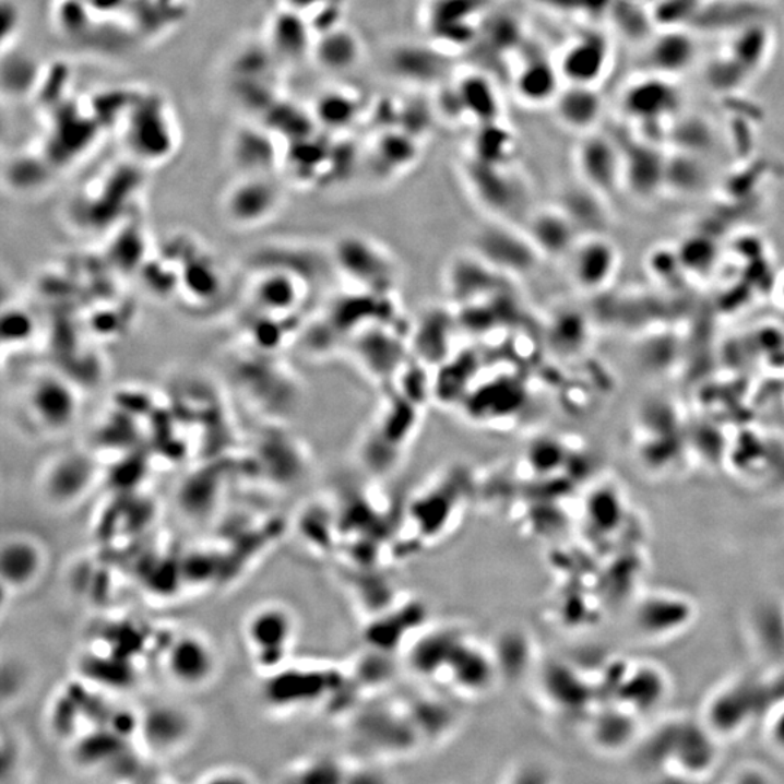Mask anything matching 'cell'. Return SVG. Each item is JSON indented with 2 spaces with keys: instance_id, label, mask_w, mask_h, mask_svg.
I'll list each match as a JSON object with an SVG mask.
<instances>
[{
  "instance_id": "1",
  "label": "cell",
  "mask_w": 784,
  "mask_h": 784,
  "mask_svg": "<svg viewBox=\"0 0 784 784\" xmlns=\"http://www.w3.org/2000/svg\"><path fill=\"white\" fill-rule=\"evenodd\" d=\"M336 268L363 293L390 297L400 282L394 254L380 241L363 235H347L333 249Z\"/></svg>"
},
{
  "instance_id": "2",
  "label": "cell",
  "mask_w": 784,
  "mask_h": 784,
  "mask_svg": "<svg viewBox=\"0 0 784 784\" xmlns=\"http://www.w3.org/2000/svg\"><path fill=\"white\" fill-rule=\"evenodd\" d=\"M471 250L503 275L532 272L544 259L523 227L501 219L479 228Z\"/></svg>"
},
{
  "instance_id": "3",
  "label": "cell",
  "mask_w": 784,
  "mask_h": 784,
  "mask_svg": "<svg viewBox=\"0 0 784 784\" xmlns=\"http://www.w3.org/2000/svg\"><path fill=\"white\" fill-rule=\"evenodd\" d=\"M297 620L282 605H263L249 615L245 637L254 658L266 667H275L293 649Z\"/></svg>"
},
{
  "instance_id": "4",
  "label": "cell",
  "mask_w": 784,
  "mask_h": 784,
  "mask_svg": "<svg viewBox=\"0 0 784 784\" xmlns=\"http://www.w3.org/2000/svg\"><path fill=\"white\" fill-rule=\"evenodd\" d=\"M282 193L262 174H249L228 189L223 200L224 215L233 226L254 228L269 222L280 210Z\"/></svg>"
},
{
  "instance_id": "5",
  "label": "cell",
  "mask_w": 784,
  "mask_h": 784,
  "mask_svg": "<svg viewBox=\"0 0 784 784\" xmlns=\"http://www.w3.org/2000/svg\"><path fill=\"white\" fill-rule=\"evenodd\" d=\"M468 169L471 191L496 219L512 223L509 217L523 213L526 191L521 180L506 174L504 166L475 162Z\"/></svg>"
},
{
  "instance_id": "6",
  "label": "cell",
  "mask_w": 784,
  "mask_h": 784,
  "mask_svg": "<svg viewBox=\"0 0 784 784\" xmlns=\"http://www.w3.org/2000/svg\"><path fill=\"white\" fill-rule=\"evenodd\" d=\"M24 407L34 426L47 431H61L72 426L78 414V399L68 382L43 376L35 378L26 389Z\"/></svg>"
},
{
  "instance_id": "7",
  "label": "cell",
  "mask_w": 784,
  "mask_h": 784,
  "mask_svg": "<svg viewBox=\"0 0 784 784\" xmlns=\"http://www.w3.org/2000/svg\"><path fill=\"white\" fill-rule=\"evenodd\" d=\"M566 259L571 281L584 293L605 288L618 271V250L601 233L581 236Z\"/></svg>"
},
{
  "instance_id": "8",
  "label": "cell",
  "mask_w": 784,
  "mask_h": 784,
  "mask_svg": "<svg viewBox=\"0 0 784 784\" xmlns=\"http://www.w3.org/2000/svg\"><path fill=\"white\" fill-rule=\"evenodd\" d=\"M165 669L175 685L200 689L213 678L217 669V654L205 637L189 632L179 637L167 650Z\"/></svg>"
},
{
  "instance_id": "9",
  "label": "cell",
  "mask_w": 784,
  "mask_h": 784,
  "mask_svg": "<svg viewBox=\"0 0 784 784\" xmlns=\"http://www.w3.org/2000/svg\"><path fill=\"white\" fill-rule=\"evenodd\" d=\"M577 169L585 187L603 197L622 187V149L603 136H589L577 150Z\"/></svg>"
},
{
  "instance_id": "10",
  "label": "cell",
  "mask_w": 784,
  "mask_h": 784,
  "mask_svg": "<svg viewBox=\"0 0 784 784\" xmlns=\"http://www.w3.org/2000/svg\"><path fill=\"white\" fill-rule=\"evenodd\" d=\"M627 116L641 122H656L672 116L680 107V92L673 78L651 73L627 87L622 96Z\"/></svg>"
},
{
  "instance_id": "11",
  "label": "cell",
  "mask_w": 784,
  "mask_h": 784,
  "mask_svg": "<svg viewBox=\"0 0 784 784\" xmlns=\"http://www.w3.org/2000/svg\"><path fill=\"white\" fill-rule=\"evenodd\" d=\"M47 557L38 541L28 535L4 537L0 550L3 590L20 593L41 577Z\"/></svg>"
},
{
  "instance_id": "12",
  "label": "cell",
  "mask_w": 784,
  "mask_h": 784,
  "mask_svg": "<svg viewBox=\"0 0 784 784\" xmlns=\"http://www.w3.org/2000/svg\"><path fill=\"white\" fill-rule=\"evenodd\" d=\"M524 223V231L544 259H566L581 237L574 223L558 205L528 214Z\"/></svg>"
},
{
  "instance_id": "13",
  "label": "cell",
  "mask_w": 784,
  "mask_h": 784,
  "mask_svg": "<svg viewBox=\"0 0 784 784\" xmlns=\"http://www.w3.org/2000/svg\"><path fill=\"white\" fill-rule=\"evenodd\" d=\"M94 464L90 458L68 453L57 456L43 474L41 490L56 504L81 499L94 482Z\"/></svg>"
},
{
  "instance_id": "14",
  "label": "cell",
  "mask_w": 784,
  "mask_h": 784,
  "mask_svg": "<svg viewBox=\"0 0 784 784\" xmlns=\"http://www.w3.org/2000/svg\"><path fill=\"white\" fill-rule=\"evenodd\" d=\"M609 56V46L601 35H581L563 51L559 73L570 85L594 86L605 74Z\"/></svg>"
},
{
  "instance_id": "15",
  "label": "cell",
  "mask_w": 784,
  "mask_h": 784,
  "mask_svg": "<svg viewBox=\"0 0 784 784\" xmlns=\"http://www.w3.org/2000/svg\"><path fill=\"white\" fill-rule=\"evenodd\" d=\"M667 178V161L649 144L622 149V187L637 198L653 197Z\"/></svg>"
},
{
  "instance_id": "16",
  "label": "cell",
  "mask_w": 784,
  "mask_h": 784,
  "mask_svg": "<svg viewBox=\"0 0 784 784\" xmlns=\"http://www.w3.org/2000/svg\"><path fill=\"white\" fill-rule=\"evenodd\" d=\"M192 726V717L185 709L166 703L150 709L141 722L145 743L161 755H171L176 748L183 746Z\"/></svg>"
},
{
  "instance_id": "17",
  "label": "cell",
  "mask_w": 784,
  "mask_h": 784,
  "mask_svg": "<svg viewBox=\"0 0 784 784\" xmlns=\"http://www.w3.org/2000/svg\"><path fill=\"white\" fill-rule=\"evenodd\" d=\"M499 276L506 275L471 250L468 254L449 263L447 286L449 294L458 301L475 302L477 298L488 297L492 293Z\"/></svg>"
},
{
  "instance_id": "18",
  "label": "cell",
  "mask_w": 784,
  "mask_h": 784,
  "mask_svg": "<svg viewBox=\"0 0 784 784\" xmlns=\"http://www.w3.org/2000/svg\"><path fill=\"white\" fill-rule=\"evenodd\" d=\"M254 302L273 316L293 314L306 297V282L288 271L263 273L254 281Z\"/></svg>"
},
{
  "instance_id": "19",
  "label": "cell",
  "mask_w": 784,
  "mask_h": 784,
  "mask_svg": "<svg viewBox=\"0 0 784 784\" xmlns=\"http://www.w3.org/2000/svg\"><path fill=\"white\" fill-rule=\"evenodd\" d=\"M399 337L372 325L356 333V358L373 377H387L395 372L403 359V346Z\"/></svg>"
},
{
  "instance_id": "20",
  "label": "cell",
  "mask_w": 784,
  "mask_h": 784,
  "mask_svg": "<svg viewBox=\"0 0 784 784\" xmlns=\"http://www.w3.org/2000/svg\"><path fill=\"white\" fill-rule=\"evenodd\" d=\"M698 56V46L690 34L681 29H667L651 43L649 64L653 73L674 78L686 72Z\"/></svg>"
},
{
  "instance_id": "21",
  "label": "cell",
  "mask_w": 784,
  "mask_h": 784,
  "mask_svg": "<svg viewBox=\"0 0 784 784\" xmlns=\"http://www.w3.org/2000/svg\"><path fill=\"white\" fill-rule=\"evenodd\" d=\"M269 41L273 50L286 59H298L314 46L311 26L304 13L286 7L273 17L269 26Z\"/></svg>"
},
{
  "instance_id": "22",
  "label": "cell",
  "mask_w": 784,
  "mask_h": 784,
  "mask_svg": "<svg viewBox=\"0 0 784 784\" xmlns=\"http://www.w3.org/2000/svg\"><path fill=\"white\" fill-rule=\"evenodd\" d=\"M555 104L562 124L577 131L593 129L603 108L601 95L594 86L585 85L568 86V90L559 92Z\"/></svg>"
},
{
  "instance_id": "23",
  "label": "cell",
  "mask_w": 784,
  "mask_h": 784,
  "mask_svg": "<svg viewBox=\"0 0 784 784\" xmlns=\"http://www.w3.org/2000/svg\"><path fill=\"white\" fill-rule=\"evenodd\" d=\"M312 52L323 68L332 72H345L358 63L363 47L355 34L336 26L324 31L319 41L312 46Z\"/></svg>"
},
{
  "instance_id": "24",
  "label": "cell",
  "mask_w": 784,
  "mask_h": 784,
  "mask_svg": "<svg viewBox=\"0 0 784 784\" xmlns=\"http://www.w3.org/2000/svg\"><path fill=\"white\" fill-rule=\"evenodd\" d=\"M559 76L558 66L555 68L544 60L531 61L519 73L516 90L526 103H545L557 98Z\"/></svg>"
},
{
  "instance_id": "25",
  "label": "cell",
  "mask_w": 784,
  "mask_h": 784,
  "mask_svg": "<svg viewBox=\"0 0 784 784\" xmlns=\"http://www.w3.org/2000/svg\"><path fill=\"white\" fill-rule=\"evenodd\" d=\"M768 37L763 29H747L729 47V59L748 74L763 63Z\"/></svg>"
},
{
  "instance_id": "26",
  "label": "cell",
  "mask_w": 784,
  "mask_h": 784,
  "mask_svg": "<svg viewBox=\"0 0 784 784\" xmlns=\"http://www.w3.org/2000/svg\"><path fill=\"white\" fill-rule=\"evenodd\" d=\"M461 103L474 116L492 122L497 116V100L490 85L482 79L475 78L464 81L461 85Z\"/></svg>"
},
{
  "instance_id": "27",
  "label": "cell",
  "mask_w": 784,
  "mask_h": 784,
  "mask_svg": "<svg viewBox=\"0 0 784 784\" xmlns=\"http://www.w3.org/2000/svg\"><path fill=\"white\" fill-rule=\"evenodd\" d=\"M358 112L355 99L345 94H328L320 98L316 107V117L321 124L341 129L351 124L355 114Z\"/></svg>"
},
{
  "instance_id": "28",
  "label": "cell",
  "mask_w": 784,
  "mask_h": 784,
  "mask_svg": "<svg viewBox=\"0 0 784 784\" xmlns=\"http://www.w3.org/2000/svg\"><path fill=\"white\" fill-rule=\"evenodd\" d=\"M768 735L770 743L784 752V703L773 713L772 720L769 722Z\"/></svg>"
},
{
  "instance_id": "29",
  "label": "cell",
  "mask_w": 784,
  "mask_h": 784,
  "mask_svg": "<svg viewBox=\"0 0 784 784\" xmlns=\"http://www.w3.org/2000/svg\"><path fill=\"white\" fill-rule=\"evenodd\" d=\"M332 0H285L286 8L294 9L297 12L319 11L324 4Z\"/></svg>"
},
{
  "instance_id": "30",
  "label": "cell",
  "mask_w": 784,
  "mask_h": 784,
  "mask_svg": "<svg viewBox=\"0 0 784 784\" xmlns=\"http://www.w3.org/2000/svg\"><path fill=\"white\" fill-rule=\"evenodd\" d=\"M214 776L209 779V782H243L246 777L243 773L236 772V770H219L218 773H213Z\"/></svg>"
}]
</instances>
